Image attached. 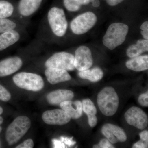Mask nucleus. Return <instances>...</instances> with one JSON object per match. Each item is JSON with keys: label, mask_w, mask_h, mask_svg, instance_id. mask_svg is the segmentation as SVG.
Returning a JSON list of instances; mask_svg holds the SVG:
<instances>
[{"label": "nucleus", "mask_w": 148, "mask_h": 148, "mask_svg": "<svg viewBox=\"0 0 148 148\" xmlns=\"http://www.w3.org/2000/svg\"><path fill=\"white\" fill-rule=\"evenodd\" d=\"M68 27L69 23L64 10L58 7H52L48 11L41 22L37 39L48 44L51 42L52 37H64Z\"/></svg>", "instance_id": "1"}, {"label": "nucleus", "mask_w": 148, "mask_h": 148, "mask_svg": "<svg viewBox=\"0 0 148 148\" xmlns=\"http://www.w3.org/2000/svg\"><path fill=\"white\" fill-rule=\"evenodd\" d=\"M128 31L129 27L124 23L111 24L103 36V45L110 50H114L124 42Z\"/></svg>", "instance_id": "2"}, {"label": "nucleus", "mask_w": 148, "mask_h": 148, "mask_svg": "<svg viewBox=\"0 0 148 148\" xmlns=\"http://www.w3.org/2000/svg\"><path fill=\"white\" fill-rule=\"evenodd\" d=\"M97 103L103 114L106 116H112L118 108L119 98L113 88L106 87L98 93Z\"/></svg>", "instance_id": "3"}, {"label": "nucleus", "mask_w": 148, "mask_h": 148, "mask_svg": "<svg viewBox=\"0 0 148 148\" xmlns=\"http://www.w3.org/2000/svg\"><path fill=\"white\" fill-rule=\"evenodd\" d=\"M31 126V120L27 116L17 117L7 129L5 138L9 145L16 144L28 131Z\"/></svg>", "instance_id": "4"}, {"label": "nucleus", "mask_w": 148, "mask_h": 148, "mask_svg": "<svg viewBox=\"0 0 148 148\" xmlns=\"http://www.w3.org/2000/svg\"><path fill=\"white\" fill-rule=\"evenodd\" d=\"M13 80L18 87L30 91H40L44 86L42 77L34 73L20 72L14 76Z\"/></svg>", "instance_id": "5"}, {"label": "nucleus", "mask_w": 148, "mask_h": 148, "mask_svg": "<svg viewBox=\"0 0 148 148\" xmlns=\"http://www.w3.org/2000/svg\"><path fill=\"white\" fill-rule=\"evenodd\" d=\"M97 17L93 12L88 11L74 18L70 24L71 31L74 34L82 35L90 31L97 21Z\"/></svg>", "instance_id": "6"}, {"label": "nucleus", "mask_w": 148, "mask_h": 148, "mask_svg": "<svg viewBox=\"0 0 148 148\" xmlns=\"http://www.w3.org/2000/svg\"><path fill=\"white\" fill-rule=\"evenodd\" d=\"M74 56L66 51L56 52L50 56L45 62L46 69L48 68H57L67 71H74Z\"/></svg>", "instance_id": "7"}, {"label": "nucleus", "mask_w": 148, "mask_h": 148, "mask_svg": "<svg viewBox=\"0 0 148 148\" xmlns=\"http://www.w3.org/2000/svg\"><path fill=\"white\" fill-rule=\"evenodd\" d=\"M43 0H20L17 8L18 18L29 24L30 18L39 9Z\"/></svg>", "instance_id": "8"}, {"label": "nucleus", "mask_w": 148, "mask_h": 148, "mask_svg": "<svg viewBox=\"0 0 148 148\" xmlns=\"http://www.w3.org/2000/svg\"><path fill=\"white\" fill-rule=\"evenodd\" d=\"M124 116L128 124L138 129L143 130L147 126V115L138 107H132L128 109L125 114Z\"/></svg>", "instance_id": "9"}, {"label": "nucleus", "mask_w": 148, "mask_h": 148, "mask_svg": "<svg viewBox=\"0 0 148 148\" xmlns=\"http://www.w3.org/2000/svg\"><path fill=\"white\" fill-rule=\"evenodd\" d=\"M74 57V65L78 71L89 69L93 64L92 53L89 48L85 46H81L78 47Z\"/></svg>", "instance_id": "10"}, {"label": "nucleus", "mask_w": 148, "mask_h": 148, "mask_svg": "<svg viewBox=\"0 0 148 148\" xmlns=\"http://www.w3.org/2000/svg\"><path fill=\"white\" fill-rule=\"evenodd\" d=\"M24 64L21 56H14L0 61V77L8 76L19 71Z\"/></svg>", "instance_id": "11"}, {"label": "nucleus", "mask_w": 148, "mask_h": 148, "mask_svg": "<svg viewBox=\"0 0 148 148\" xmlns=\"http://www.w3.org/2000/svg\"><path fill=\"white\" fill-rule=\"evenodd\" d=\"M42 119L46 124L60 125L67 124L71 119L68 114L60 109L45 111L42 114Z\"/></svg>", "instance_id": "12"}, {"label": "nucleus", "mask_w": 148, "mask_h": 148, "mask_svg": "<svg viewBox=\"0 0 148 148\" xmlns=\"http://www.w3.org/2000/svg\"><path fill=\"white\" fill-rule=\"evenodd\" d=\"M102 133L112 144L123 143L127 140V135L121 127L111 123L104 125L101 130Z\"/></svg>", "instance_id": "13"}, {"label": "nucleus", "mask_w": 148, "mask_h": 148, "mask_svg": "<svg viewBox=\"0 0 148 148\" xmlns=\"http://www.w3.org/2000/svg\"><path fill=\"white\" fill-rule=\"evenodd\" d=\"M25 31L26 29H14L0 34V51L5 50L19 42Z\"/></svg>", "instance_id": "14"}, {"label": "nucleus", "mask_w": 148, "mask_h": 148, "mask_svg": "<svg viewBox=\"0 0 148 148\" xmlns=\"http://www.w3.org/2000/svg\"><path fill=\"white\" fill-rule=\"evenodd\" d=\"M45 75L48 81L52 84L68 81L71 79V77L67 71L57 68H46Z\"/></svg>", "instance_id": "15"}, {"label": "nucleus", "mask_w": 148, "mask_h": 148, "mask_svg": "<svg viewBox=\"0 0 148 148\" xmlns=\"http://www.w3.org/2000/svg\"><path fill=\"white\" fill-rule=\"evenodd\" d=\"M74 96L71 90L59 89L52 91L47 96V100L51 105H60L65 101H71Z\"/></svg>", "instance_id": "16"}, {"label": "nucleus", "mask_w": 148, "mask_h": 148, "mask_svg": "<svg viewBox=\"0 0 148 148\" xmlns=\"http://www.w3.org/2000/svg\"><path fill=\"white\" fill-rule=\"evenodd\" d=\"M61 108L69 115L71 118L76 119L82 114V105L81 101H69L60 104Z\"/></svg>", "instance_id": "17"}, {"label": "nucleus", "mask_w": 148, "mask_h": 148, "mask_svg": "<svg viewBox=\"0 0 148 148\" xmlns=\"http://www.w3.org/2000/svg\"><path fill=\"white\" fill-rule=\"evenodd\" d=\"M28 24L18 18H0V34L16 29H26Z\"/></svg>", "instance_id": "18"}, {"label": "nucleus", "mask_w": 148, "mask_h": 148, "mask_svg": "<svg viewBox=\"0 0 148 148\" xmlns=\"http://www.w3.org/2000/svg\"><path fill=\"white\" fill-rule=\"evenodd\" d=\"M126 67L135 72H141L148 69V56H138L128 60L125 64Z\"/></svg>", "instance_id": "19"}, {"label": "nucleus", "mask_w": 148, "mask_h": 148, "mask_svg": "<svg viewBox=\"0 0 148 148\" xmlns=\"http://www.w3.org/2000/svg\"><path fill=\"white\" fill-rule=\"evenodd\" d=\"M82 110L88 117V124L90 127H95L97 123L96 115L97 110L92 101L89 99H84L82 101Z\"/></svg>", "instance_id": "20"}, {"label": "nucleus", "mask_w": 148, "mask_h": 148, "mask_svg": "<svg viewBox=\"0 0 148 148\" xmlns=\"http://www.w3.org/2000/svg\"><path fill=\"white\" fill-rule=\"evenodd\" d=\"M148 51V40L140 39L136 44L129 47L126 50V54L130 58H132L140 56Z\"/></svg>", "instance_id": "21"}, {"label": "nucleus", "mask_w": 148, "mask_h": 148, "mask_svg": "<svg viewBox=\"0 0 148 148\" xmlns=\"http://www.w3.org/2000/svg\"><path fill=\"white\" fill-rule=\"evenodd\" d=\"M18 18L17 9L9 1L0 0V18Z\"/></svg>", "instance_id": "22"}, {"label": "nucleus", "mask_w": 148, "mask_h": 148, "mask_svg": "<svg viewBox=\"0 0 148 148\" xmlns=\"http://www.w3.org/2000/svg\"><path fill=\"white\" fill-rule=\"evenodd\" d=\"M104 73L100 68L95 67L91 69L79 71L78 76L83 79L88 80L90 82H96L103 78Z\"/></svg>", "instance_id": "23"}, {"label": "nucleus", "mask_w": 148, "mask_h": 148, "mask_svg": "<svg viewBox=\"0 0 148 148\" xmlns=\"http://www.w3.org/2000/svg\"><path fill=\"white\" fill-rule=\"evenodd\" d=\"M90 0H63V4L66 10L70 12H76L80 9L82 5H87Z\"/></svg>", "instance_id": "24"}, {"label": "nucleus", "mask_w": 148, "mask_h": 148, "mask_svg": "<svg viewBox=\"0 0 148 148\" xmlns=\"http://www.w3.org/2000/svg\"><path fill=\"white\" fill-rule=\"evenodd\" d=\"M11 98V95L10 92L0 84V100L4 102H7L10 100Z\"/></svg>", "instance_id": "25"}, {"label": "nucleus", "mask_w": 148, "mask_h": 148, "mask_svg": "<svg viewBox=\"0 0 148 148\" xmlns=\"http://www.w3.org/2000/svg\"><path fill=\"white\" fill-rule=\"evenodd\" d=\"M94 148H113V145L108 139H104L101 140L98 145L93 146Z\"/></svg>", "instance_id": "26"}, {"label": "nucleus", "mask_w": 148, "mask_h": 148, "mask_svg": "<svg viewBox=\"0 0 148 148\" xmlns=\"http://www.w3.org/2000/svg\"><path fill=\"white\" fill-rule=\"evenodd\" d=\"M138 102L140 105L144 107H147L148 106V92L143 93L139 96Z\"/></svg>", "instance_id": "27"}, {"label": "nucleus", "mask_w": 148, "mask_h": 148, "mask_svg": "<svg viewBox=\"0 0 148 148\" xmlns=\"http://www.w3.org/2000/svg\"><path fill=\"white\" fill-rule=\"evenodd\" d=\"M141 35L143 36L144 39L148 40V21H145L140 26Z\"/></svg>", "instance_id": "28"}, {"label": "nucleus", "mask_w": 148, "mask_h": 148, "mask_svg": "<svg viewBox=\"0 0 148 148\" xmlns=\"http://www.w3.org/2000/svg\"><path fill=\"white\" fill-rule=\"evenodd\" d=\"M34 141L32 139H29L25 140L23 143L18 145L16 148H32L34 147Z\"/></svg>", "instance_id": "29"}, {"label": "nucleus", "mask_w": 148, "mask_h": 148, "mask_svg": "<svg viewBox=\"0 0 148 148\" xmlns=\"http://www.w3.org/2000/svg\"><path fill=\"white\" fill-rule=\"evenodd\" d=\"M148 142L140 140V141L135 143L133 145L132 147L135 148H148Z\"/></svg>", "instance_id": "30"}, {"label": "nucleus", "mask_w": 148, "mask_h": 148, "mask_svg": "<svg viewBox=\"0 0 148 148\" xmlns=\"http://www.w3.org/2000/svg\"><path fill=\"white\" fill-rule=\"evenodd\" d=\"M73 138H65V137H61V141L63 143H64L66 145L70 146H73L76 144V142L73 141Z\"/></svg>", "instance_id": "31"}, {"label": "nucleus", "mask_w": 148, "mask_h": 148, "mask_svg": "<svg viewBox=\"0 0 148 148\" xmlns=\"http://www.w3.org/2000/svg\"><path fill=\"white\" fill-rule=\"evenodd\" d=\"M106 3L110 6H116L121 3L125 0H104Z\"/></svg>", "instance_id": "32"}, {"label": "nucleus", "mask_w": 148, "mask_h": 148, "mask_svg": "<svg viewBox=\"0 0 148 148\" xmlns=\"http://www.w3.org/2000/svg\"><path fill=\"white\" fill-rule=\"evenodd\" d=\"M53 142L54 148H65V145L61 140H53Z\"/></svg>", "instance_id": "33"}, {"label": "nucleus", "mask_w": 148, "mask_h": 148, "mask_svg": "<svg viewBox=\"0 0 148 148\" xmlns=\"http://www.w3.org/2000/svg\"><path fill=\"white\" fill-rule=\"evenodd\" d=\"M140 140L148 142V132L147 130H144L140 133Z\"/></svg>", "instance_id": "34"}, {"label": "nucleus", "mask_w": 148, "mask_h": 148, "mask_svg": "<svg viewBox=\"0 0 148 148\" xmlns=\"http://www.w3.org/2000/svg\"><path fill=\"white\" fill-rule=\"evenodd\" d=\"M92 5L93 7L98 8L100 6L101 3L99 0H94L92 3Z\"/></svg>", "instance_id": "35"}, {"label": "nucleus", "mask_w": 148, "mask_h": 148, "mask_svg": "<svg viewBox=\"0 0 148 148\" xmlns=\"http://www.w3.org/2000/svg\"><path fill=\"white\" fill-rule=\"evenodd\" d=\"M3 119L1 116H0V125L3 123ZM2 131V127L1 126H0V132H1Z\"/></svg>", "instance_id": "36"}, {"label": "nucleus", "mask_w": 148, "mask_h": 148, "mask_svg": "<svg viewBox=\"0 0 148 148\" xmlns=\"http://www.w3.org/2000/svg\"><path fill=\"white\" fill-rule=\"evenodd\" d=\"M3 110L2 108L0 106V115L3 113Z\"/></svg>", "instance_id": "37"}, {"label": "nucleus", "mask_w": 148, "mask_h": 148, "mask_svg": "<svg viewBox=\"0 0 148 148\" xmlns=\"http://www.w3.org/2000/svg\"><path fill=\"white\" fill-rule=\"evenodd\" d=\"M94 1V0H90V3H92Z\"/></svg>", "instance_id": "38"}]
</instances>
